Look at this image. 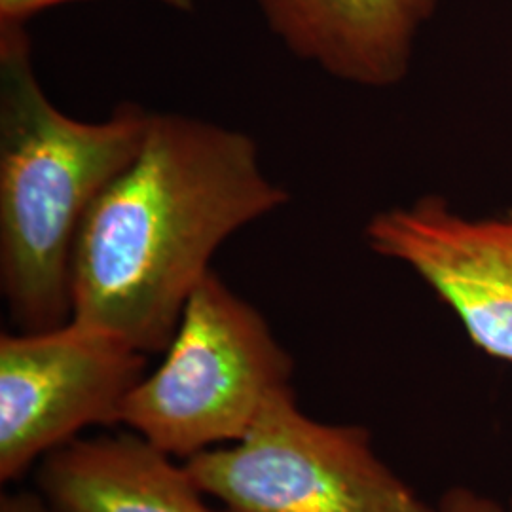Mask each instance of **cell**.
Returning <instances> with one entry per match:
<instances>
[{"mask_svg": "<svg viewBox=\"0 0 512 512\" xmlns=\"http://www.w3.org/2000/svg\"><path fill=\"white\" fill-rule=\"evenodd\" d=\"M287 202L249 133L152 112L139 152L76 236L71 319L148 357L164 353L215 253Z\"/></svg>", "mask_w": 512, "mask_h": 512, "instance_id": "cell-1", "label": "cell"}, {"mask_svg": "<svg viewBox=\"0 0 512 512\" xmlns=\"http://www.w3.org/2000/svg\"><path fill=\"white\" fill-rule=\"evenodd\" d=\"M150 118L129 101L99 122L65 114L38 80L27 27L0 25V291L16 330L71 321L76 236Z\"/></svg>", "mask_w": 512, "mask_h": 512, "instance_id": "cell-2", "label": "cell"}, {"mask_svg": "<svg viewBox=\"0 0 512 512\" xmlns=\"http://www.w3.org/2000/svg\"><path fill=\"white\" fill-rule=\"evenodd\" d=\"M294 359L266 317L215 272L192 293L160 366L129 393L120 425L171 458L241 439L281 391Z\"/></svg>", "mask_w": 512, "mask_h": 512, "instance_id": "cell-3", "label": "cell"}, {"mask_svg": "<svg viewBox=\"0 0 512 512\" xmlns=\"http://www.w3.org/2000/svg\"><path fill=\"white\" fill-rule=\"evenodd\" d=\"M183 463L220 512H439L380 458L366 427L311 418L294 387L241 439Z\"/></svg>", "mask_w": 512, "mask_h": 512, "instance_id": "cell-4", "label": "cell"}, {"mask_svg": "<svg viewBox=\"0 0 512 512\" xmlns=\"http://www.w3.org/2000/svg\"><path fill=\"white\" fill-rule=\"evenodd\" d=\"M148 355L76 321L0 334V480L10 484L95 425H120Z\"/></svg>", "mask_w": 512, "mask_h": 512, "instance_id": "cell-5", "label": "cell"}, {"mask_svg": "<svg viewBox=\"0 0 512 512\" xmlns=\"http://www.w3.org/2000/svg\"><path fill=\"white\" fill-rule=\"evenodd\" d=\"M372 253L399 262L454 311L475 348L512 363V211L467 217L439 196L368 220Z\"/></svg>", "mask_w": 512, "mask_h": 512, "instance_id": "cell-6", "label": "cell"}, {"mask_svg": "<svg viewBox=\"0 0 512 512\" xmlns=\"http://www.w3.org/2000/svg\"><path fill=\"white\" fill-rule=\"evenodd\" d=\"M291 54L332 78L387 90L410 73L423 25L446 0H253Z\"/></svg>", "mask_w": 512, "mask_h": 512, "instance_id": "cell-7", "label": "cell"}, {"mask_svg": "<svg viewBox=\"0 0 512 512\" xmlns=\"http://www.w3.org/2000/svg\"><path fill=\"white\" fill-rule=\"evenodd\" d=\"M35 480L54 512H213L184 463L131 431L65 444Z\"/></svg>", "mask_w": 512, "mask_h": 512, "instance_id": "cell-8", "label": "cell"}, {"mask_svg": "<svg viewBox=\"0 0 512 512\" xmlns=\"http://www.w3.org/2000/svg\"><path fill=\"white\" fill-rule=\"evenodd\" d=\"M76 0H0V25H23L40 12ZM177 12H192L196 0H154Z\"/></svg>", "mask_w": 512, "mask_h": 512, "instance_id": "cell-9", "label": "cell"}, {"mask_svg": "<svg viewBox=\"0 0 512 512\" xmlns=\"http://www.w3.org/2000/svg\"><path fill=\"white\" fill-rule=\"evenodd\" d=\"M439 512H507L494 497L482 494L469 486H452L437 503Z\"/></svg>", "mask_w": 512, "mask_h": 512, "instance_id": "cell-10", "label": "cell"}, {"mask_svg": "<svg viewBox=\"0 0 512 512\" xmlns=\"http://www.w3.org/2000/svg\"><path fill=\"white\" fill-rule=\"evenodd\" d=\"M0 512H54L38 492H14L0 499Z\"/></svg>", "mask_w": 512, "mask_h": 512, "instance_id": "cell-11", "label": "cell"}, {"mask_svg": "<svg viewBox=\"0 0 512 512\" xmlns=\"http://www.w3.org/2000/svg\"><path fill=\"white\" fill-rule=\"evenodd\" d=\"M507 512H512V497L509 499V505H507Z\"/></svg>", "mask_w": 512, "mask_h": 512, "instance_id": "cell-12", "label": "cell"}]
</instances>
